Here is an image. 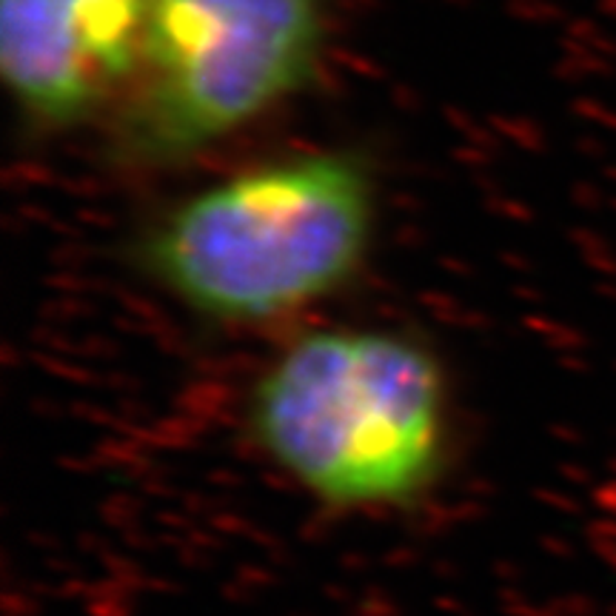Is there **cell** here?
I'll use <instances>...</instances> for the list:
<instances>
[{
    "instance_id": "1",
    "label": "cell",
    "mask_w": 616,
    "mask_h": 616,
    "mask_svg": "<svg viewBox=\"0 0 616 616\" xmlns=\"http://www.w3.org/2000/svg\"><path fill=\"white\" fill-rule=\"evenodd\" d=\"M244 423L282 479L337 514L408 511L454 451L446 366L388 326H315L282 342L251 377Z\"/></svg>"
},
{
    "instance_id": "4",
    "label": "cell",
    "mask_w": 616,
    "mask_h": 616,
    "mask_svg": "<svg viewBox=\"0 0 616 616\" xmlns=\"http://www.w3.org/2000/svg\"><path fill=\"white\" fill-rule=\"evenodd\" d=\"M149 0H0V78L34 131L118 109L143 52Z\"/></svg>"
},
{
    "instance_id": "2",
    "label": "cell",
    "mask_w": 616,
    "mask_h": 616,
    "mask_svg": "<svg viewBox=\"0 0 616 616\" xmlns=\"http://www.w3.org/2000/svg\"><path fill=\"white\" fill-rule=\"evenodd\" d=\"M377 180L351 149L260 160L166 206L135 260L197 320L260 328L348 289L377 240Z\"/></svg>"
},
{
    "instance_id": "3",
    "label": "cell",
    "mask_w": 616,
    "mask_h": 616,
    "mask_svg": "<svg viewBox=\"0 0 616 616\" xmlns=\"http://www.w3.org/2000/svg\"><path fill=\"white\" fill-rule=\"evenodd\" d=\"M328 0H149L143 52L109 115L115 158L171 169L315 83Z\"/></svg>"
}]
</instances>
